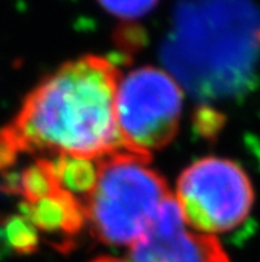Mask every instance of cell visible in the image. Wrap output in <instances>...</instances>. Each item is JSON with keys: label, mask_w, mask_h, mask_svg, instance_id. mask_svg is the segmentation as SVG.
<instances>
[{"label": "cell", "mask_w": 260, "mask_h": 262, "mask_svg": "<svg viewBox=\"0 0 260 262\" xmlns=\"http://www.w3.org/2000/svg\"><path fill=\"white\" fill-rule=\"evenodd\" d=\"M120 76L104 57L67 61L33 88L0 135L16 156L51 151L99 160L124 149L114 113Z\"/></svg>", "instance_id": "6da1fadb"}, {"label": "cell", "mask_w": 260, "mask_h": 262, "mask_svg": "<svg viewBox=\"0 0 260 262\" xmlns=\"http://www.w3.org/2000/svg\"><path fill=\"white\" fill-rule=\"evenodd\" d=\"M149 156L127 149L98 160V178L85 200L86 223L98 241L132 247L143 237L173 195L149 166Z\"/></svg>", "instance_id": "7a4b0ae2"}, {"label": "cell", "mask_w": 260, "mask_h": 262, "mask_svg": "<svg viewBox=\"0 0 260 262\" xmlns=\"http://www.w3.org/2000/svg\"><path fill=\"white\" fill-rule=\"evenodd\" d=\"M183 112V91L170 73L154 66L120 76L116 88V126L127 151L149 156L176 137Z\"/></svg>", "instance_id": "3957f363"}, {"label": "cell", "mask_w": 260, "mask_h": 262, "mask_svg": "<svg viewBox=\"0 0 260 262\" xmlns=\"http://www.w3.org/2000/svg\"><path fill=\"white\" fill-rule=\"evenodd\" d=\"M174 198L188 228L217 235L239 228L248 219L254 188L239 163L204 157L182 171Z\"/></svg>", "instance_id": "277c9868"}, {"label": "cell", "mask_w": 260, "mask_h": 262, "mask_svg": "<svg viewBox=\"0 0 260 262\" xmlns=\"http://www.w3.org/2000/svg\"><path fill=\"white\" fill-rule=\"evenodd\" d=\"M132 262H230L215 235L186 226L179 204L171 195L149 231L130 247Z\"/></svg>", "instance_id": "5b68a950"}, {"label": "cell", "mask_w": 260, "mask_h": 262, "mask_svg": "<svg viewBox=\"0 0 260 262\" xmlns=\"http://www.w3.org/2000/svg\"><path fill=\"white\" fill-rule=\"evenodd\" d=\"M22 209V215L38 231L49 234L73 235L86 223L83 203L63 188L33 203H23Z\"/></svg>", "instance_id": "8992f818"}, {"label": "cell", "mask_w": 260, "mask_h": 262, "mask_svg": "<svg viewBox=\"0 0 260 262\" xmlns=\"http://www.w3.org/2000/svg\"><path fill=\"white\" fill-rule=\"evenodd\" d=\"M51 162L60 187L85 203L96 184L98 160L58 156Z\"/></svg>", "instance_id": "52a82bcc"}, {"label": "cell", "mask_w": 260, "mask_h": 262, "mask_svg": "<svg viewBox=\"0 0 260 262\" xmlns=\"http://www.w3.org/2000/svg\"><path fill=\"white\" fill-rule=\"evenodd\" d=\"M8 245L20 253H30L38 245V229L26 217H11L5 225Z\"/></svg>", "instance_id": "ba28073f"}, {"label": "cell", "mask_w": 260, "mask_h": 262, "mask_svg": "<svg viewBox=\"0 0 260 262\" xmlns=\"http://www.w3.org/2000/svg\"><path fill=\"white\" fill-rule=\"evenodd\" d=\"M99 5L110 14L133 20L149 14L158 4V0H98Z\"/></svg>", "instance_id": "9c48e42d"}]
</instances>
